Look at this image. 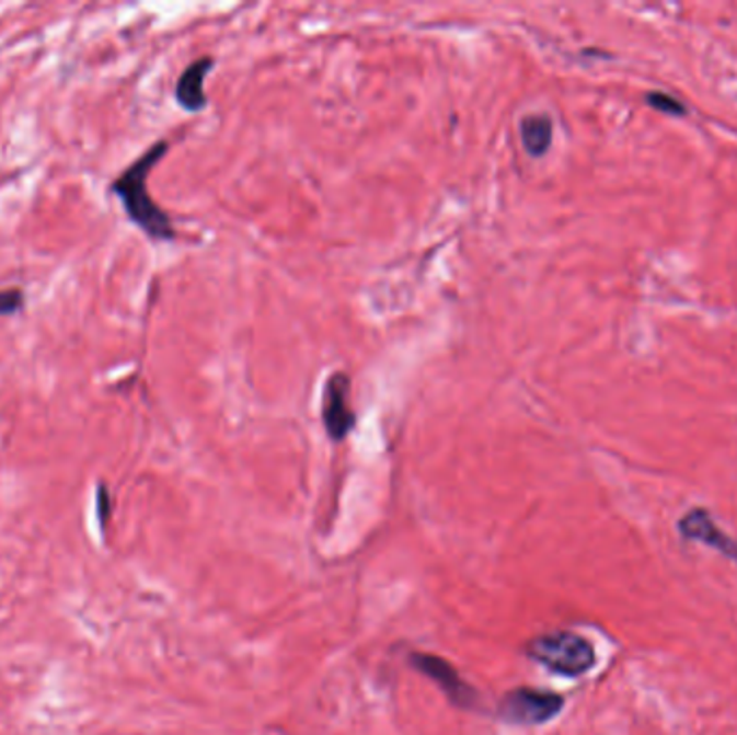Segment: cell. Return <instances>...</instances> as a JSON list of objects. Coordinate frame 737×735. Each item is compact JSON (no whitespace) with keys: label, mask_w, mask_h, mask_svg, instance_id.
Masks as SVG:
<instances>
[{"label":"cell","mask_w":737,"mask_h":735,"mask_svg":"<svg viewBox=\"0 0 737 735\" xmlns=\"http://www.w3.org/2000/svg\"><path fill=\"white\" fill-rule=\"evenodd\" d=\"M169 142L158 140L153 142L136 162H133L122 177L113 182V193L124 203L126 214L136 227H140L153 240H175L177 231L169 218V214L149 197L147 177L151 169L166 156Z\"/></svg>","instance_id":"6da1fadb"},{"label":"cell","mask_w":737,"mask_h":735,"mask_svg":"<svg viewBox=\"0 0 737 735\" xmlns=\"http://www.w3.org/2000/svg\"><path fill=\"white\" fill-rule=\"evenodd\" d=\"M527 656L563 677H583L596 667L594 645L576 632H548L527 643Z\"/></svg>","instance_id":"7a4b0ae2"},{"label":"cell","mask_w":737,"mask_h":735,"mask_svg":"<svg viewBox=\"0 0 737 735\" xmlns=\"http://www.w3.org/2000/svg\"><path fill=\"white\" fill-rule=\"evenodd\" d=\"M563 708H565V699L561 694L522 686V688L509 690L500 699L498 714L503 721L511 725L536 727V725L550 723L554 716H558Z\"/></svg>","instance_id":"3957f363"},{"label":"cell","mask_w":737,"mask_h":735,"mask_svg":"<svg viewBox=\"0 0 737 735\" xmlns=\"http://www.w3.org/2000/svg\"><path fill=\"white\" fill-rule=\"evenodd\" d=\"M410 663L416 670L427 675L447 697L453 705L458 708H472L476 703V692L470 688L469 684L462 679L458 668L451 663L431 656V654H412Z\"/></svg>","instance_id":"277c9868"},{"label":"cell","mask_w":737,"mask_h":735,"mask_svg":"<svg viewBox=\"0 0 737 735\" xmlns=\"http://www.w3.org/2000/svg\"><path fill=\"white\" fill-rule=\"evenodd\" d=\"M677 531L688 539V541H699L712 550H716L718 554L727 556L729 561L737 563V539L725 531L718 529V525L714 522L712 514L703 507H694L690 512H686L679 518Z\"/></svg>","instance_id":"5b68a950"},{"label":"cell","mask_w":737,"mask_h":735,"mask_svg":"<svg viewBox=\"0 0 737 735\" xmlns=\"http://www.w3.org/2000/svg\"><path fill=\"white\" fill-rule=\"evenodd\" d=\"M349 387H352V382H349L347 374L336 371L329 378L326 389H324L322 418H324L329 436L336 443L343 440L354 429V423H356L354 410L349 407V401H347Z\"/></svg>","instance_id":"8992f818"},{"label":"cell","mask_w":737,"mask_h":735,"mask_svg":"<svg viewBox=\"0 0 737 735\" xmlns=\"http://www.w3.org/2000/svg\"><path fill=\"white\" fill-rule=\"evenodd\" d=\"M211 66H214L211 57H201V59H197L186 67L184 73L180 76L177 87H175V97H177V102L184 111L199 113L207 106V95H205L203 82H205V76L209 73Z\"/></svg>","instance_id":"52a82bcc"},{"label":"cell","mask_w":737,"mask_h":735,"mask_svg":"<svg viewBox=\"0 0 737 735\" xmlns=\"http://www.w3.org/2000/svg\"><path fill=\"white\" fill-rule=\"evenodd\" d=\"M520 136H522V145H525L527 153L533 156V158H541L552 147L554 124L548 115H541V113L527 115L520 122Z\"/></svg>","instance_id":"ba28073f"},{"label":"cell","mask_w":737,"mask_h":735,"mask_svg":"<svg viewBox=\"0 0 737 735\" xmlns=\"http://www.w3.org/2000/svg\"><path fill=\"white\" fill-rule=\"evenodd\" d=\"M647 104L654 111L665 113V115H670V117H683L688 113V108L677 97H672V95L665 93V91H652V93H647Z\"/></svg>","instance_id":"9c48e42d"},{"label":"cell","mask_w":737,"mask_h":735,"mask_svg":"<svg viewBox=\"0 0 737 735\" xmlns=\"http://www.w3.org/2000/svg\"><path fill=\"white\" fill-rule=\"evenodd\" d=\"M24 307V294L20 289L0 291V315H15Z\"/></svg>","instance_id":"30bf717a"},{"label":"cell","mask_w":737,"mask_h":735,"mask_svg":"<svg viewBox=\"0 0 737 735\" xmlns=\"http://www.w3.org/2000/svg\"><path fill=\"white\" fill-rule=\"evenodd\" d=\"M97 509H100V520L106 522V518H108V494H106L104 485H100V490H97Z\"/></svg>","instance_id":"8fae6325"}]
</instances>
